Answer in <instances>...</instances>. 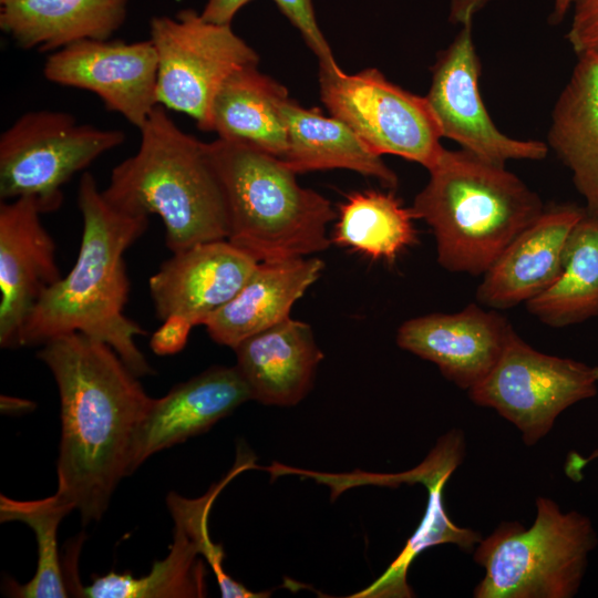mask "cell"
I'll return each instance as SVG.
<instances>
[{"label": "cell", "instance_id": "6da1fadb", "mask_svg": "<svg viewBox=\"0 0 598 598\" xmlns=\"http://www.w3.org/2000/svg\"><path fill=\"white\" fill-rule=\"evenodd\" d=\"M38 358L60 396L55 494L82 522L99 520L130 473L133 443L154 398L106 343L80 332L53 338Z\"/></svg>", "mask_w": 598, "mask_h": 598}, {"label": "cell", "instance_id": "7a4b0ae2", "mask_svg": "<svg viewBox=\"0 0 598 598\" xmlns=\"http://www.w3.org/2000/svg\"><path fill=\"white\" fill-rule=\"evenodd\" d=\"M78 205L83 229L76 261L42 293L19 344L42 346L80 332L109 344L137 377L153 374L135 342L147 332L124 313L131 290L124 254L146 231L148 217L114 208L87 172L80 179Z\"/></svg>", "mask_w": 598, "mask_h": 598}, {"label": "cell", "instance_id": "3957f363", "mask_svg": "<svg viewBox=\"0 0 598 598\" xmlns=\"http://www.w3.org/2000/svg\"><path fill=\"white\" fill-rule=\"evenodd\" d=\"M138 131L140 146L112 169L105 199L125 214L157 215L173 254L227 239V202L207 143L185 133L161 105Z\"/></svg>", "mask_w": 598, "mask_h": 598}, {"label": "cell", "instance_id": "277c9868", "mask_svg": "<svg viewBox=\"0 0 598 598\" xmlns=\"http://www.w3.org/2000/svg\"><path fill=\"white\" fill-rule=\"evenodd\" d=\"M411 207L436 240L451 272L484 275L543 212L540 197L505 165L468 151L443 150Z\"/></svg>", "mask_w": 598, "mask_h": 598}, {"label": "cell", "instance_id": "5b68a950", "mask_svg": "<svg viewBox=\"0 0 598 598\" xmlns=\"http://www.w3.org/2000/svg\"><path fill=\"white\" fill-rule=\"evenodd\" d=\"M229 216L228 240L258 262L307 257L330 246L331 203L301 187L285 162L248 145L207 143Z\"/></svg>", "mask_w": 598, "mask_h": 598}, {"label": "cell", "instance_id": "8992f818", "mask_svg": "<svg viewBox=\"0 0 598 598\" xmlns=\"http://www.w3.org/2000/svg\"><path fill=\"white\" fill-rule=\"evenodd\" d=\"M598 543L586 515L537 497L530 528L502 523L474 551L485 569L475 598H570L582 582L588 556Z\"/></svg>", "mask_w": 598, "mask_h": 598}, {"label": "cell", "instance_id": "52a82bcc", "mask_svg": "<svg viewBox=\"0 0 598 598\" xmlns=\"http://www.w3.org/2000/svg\"><path fill=\"white\" fill-rule=\"evenodd\" d=\"M124 141L121 130L79 123L68 112H25L0 136V198L34 197L43 213L56 210L62 186Z\"/></svg>", "mask_w": 598, "mask_h": 598}, {"label": "cell", "instance_id": "ba28073f", "mask_svg": "<svg viewBox=\"0 0 598 598\" xmlns=\"http://www.w3.org/2000/svg\"><path fill=\"white\" fill-rule=\"evenodd\" d=\"M150 35L157 53L158 104L193 117L200 131L209 132L216 93L235 71L257 65V52L230 24L208 22L193 9L175 18L154 17Z\"/></svg>", "mask_w": 598, "mask_h": 598}, {"label": "cell", "instance_id": "9c48e42d", "mask_svg": "<svg viewBox=\"0 0 598 598\" xmlns=\"http://www.w3.org/2000/svg\"><path fill=\"white\" fill-rule=\"evenodd\" d=\"M320 95L331 116L344 122L375 154H390L430 169L444 147L425 96L390 82L379 70L347 74L319 69Z\"/></svg>", "mask_w": 598, "mask_h": 598}, {"label": "cell", "instance_id": "30bf717a", "mask_svg": "<svg viewBox=\"0 0 598 598\" xmlns=\"http://www.w3.org/2000/svg\"><path fill=\"white\" fill-rule=\"evenodd\" d=\"M597 391L598 367L539 352L514 330L493 370L468 396L512 422L530 446L563 411Z\"/></svg>", "mask_w": 598, "mask_h": 598}, {"label": "cell", "instance_id": "8fae6325", "mask_svg": "<svg viewBox=\"0 0 598 598\" xmlns=\"http://www.w3.org/2000/svg\"><path fill=\"white\" fill-rule=\"evenodd\" d=\"M485 0H453L452 16L462 28L442 50L432 68L425 95L443 137L452 140L482 158L505 165L512 159L540 161L548 145L535 140H517L502 133L480 92L481 63L473 41V16Z\"/></svg>", "mask_w": 598, "mask_h": 598}, {"label": "cell", "instance_id": "7c38bea8", "mask_svg": "<svg viewBox=\"0 0 598 598\" xmlns=\"http://www.w3.org/2000/svg\"><path fill=\"white\" fill-rule=\"evenodd\" d=\"M157 53L151 39L82 40L52 52L44 78L58 85L85 90L105 109L140 130L158 106Z\"/></svg>", "mask_w": 598, "mask_h": 598}, {"label": "cell", "instance_id": "4fadbf2b", "mask_svg": "<svg viewBox=\"0 0 598 598\" xmlns=\"http://www.w3.org/2000/svg\"><path fill=\"white\" fill-rule=\"evenodd\" d=\"M34 197L0 204V346L20 347V333L42 293L58 282L55 243Z\"/></svg>", "mask_w": 598, "mask_h": 598}, {"label": "cell", "instance_id": "5bb4252c", "mask_svg": "<svg viewBox=\"0 0 598 598\" xmlns=\"http://www.w3.org/2000/svg\"><path fill=\"white\" fill-rule=\"evenodd\" d=\"M514 328L508 320L476 303L455 313L411 318L398 329V346L435 363L463 390L481 383L499 360Z\"/></svg>", "mask_w": 598, "mask_h": 598}, {"label": "cell", "instance_id": "9a60e30c", "mask_svg": "<svg viewBox=\"0 0 598 598\" xmlns=\"http://www.w3.org/2000/svg\"><path fill=\"white\" fill-rule=\"evenodd\" d=\"M258 264L228 239L174 252L148 280L157 318L176 316L203 326L238 293Z\"/></svg>", "mask_w": 598, "mask_h": 598}, {"label": "cell", "instance_id": "2e32d148", "mask_svg": "<svg viewBox=\"0 0 598 598\" xmlns=\"http://www.w3.org/2000/svg\"><path fill=\"white\" fill-rule=\"evenodd\" d=\"M251 400L236 367H213L154 399L131 453L132 474L150 456L208 431Z\"/></svg>", "mask_w": 598, "mask_h": 598}, {"label": "cell", "instance_id": "e0dca14e", "mask_svg": "<svg viewBox=\"0 0 598 598\" xmlns=\"http://www.w3.org/2000/svg\"><path fill=\"white\" fill-rule=\"evenodd\" d=\"M584 214L585 208L574 205L544 209L484 272L477 302L508 309L548 288L560 272L566 243Z\"/></svg>", "mask_w": 598, "mask_h": 598}, {"label": "cell", "instance_id": "ac0fdd59", "mask_svg": "<svg viewBox=\"0 0 598 598\" xmlns=\"http://www.w3.org/2000/svg\"><path fill=\"white\" fill-rule=\"evenodd\" d=\"M236 369L251 400L266 405L291 406L310 391L323 359L311 327L290 317L234 349Z\"/></svg>", "mask_w": 598, "mask_h": 598}, {"label": "cell", "instance_id": "d6986e66", "mask_svg": "<svg viewBox=\"0 0 598 598\" xmlns=\"http://www.w3.org/2000/svg\"><path fill=\"white\" fill-rule=\"evenodd\" d=\"M323 268L318 257L259 262L238 293L203 326L216 343L234 349L288 319L295 302L319 279Z\"/></svg>", "mask_w": 598, "mask_h": 598}, {"label": "cell", "instance_id": "ffe728a7", "mask_svg": "<svg viewBox=\"0 0 598 598\" xmlns=\"http://www.w3.org/2000/svg\"><path fill=\"white\" fill-rule=\"evenodd\" d=\"M128 0H0V27L23 50L54 52L82 40H107Z\"/></svg>", "mask_w": 598, "mask_h": 598}, {"label": "cell", "instance_id": "44dd1931", "mask_svg": "<svg viewBox=\"0 0 598 598\" xmlns=\"http://www.w3.org/2000/svg\"><path fill=\"white\" fill-rule=\"evenodd\" d=\"M547 138L570 171L586 213L598 218V54L578 55L553 109Z\"/></svg>", "mask_w": 598, "mask_h": 598}, {"label": "cell", "instance_id": "7402d4cb", "mask_svg": "<svg viewBox=\"0 0 598 598\" xmlns=\"http://www.w3.org/2000/svg\"><path fill=\"white\" fill-rule=\"evenodd\" d=\"M288 99L287 89L257 65L241 68L216 93L209 132L282 158L288 147L282 106Z\"/></svg>", "mask_w": 598, "mask_h": 598}, {"label": "cell", "instance_id": "603a6c76", "mask_svg": "<svg viewBox=\"0 0 598 598\" xmlns=\"http://www.w3.org/2000/svg\"><path fill=\"white\" fill-rule=\"evenodd\" d=\"M288 147L281 158L295 173L346 168L396 188V174L380 155L342 121L327 117L318 109H305L290 97L283 103Z\"/></svg>", "mask_w": 598, "mask_h": 598}, {"label": "cell", "instance_id": "cb8c5ba5", "mask_svg": "<svg viewBox=\"0 0 598 598\" xmlns=\"http://www.w3.org/2000/svg\"><path fill=\"white\" fill-rule=\"evenodd\" d=\"M526 308L554 328L598 317V218L585 210L568 237L558 277Z\"/></svg>", "mask_w": 598, "mask_h": 598}, {"label": "cell", "instance_id": "d4e9b609", "mask_svg": "<svg viewBox=\"0 0 598 598\" xmlns=\"http://www.w3.org/2000/svg\"><path fill=\"white\" fill-rule=\"evenodd\" d=\"M174 520L173 543L168 555L153 564L148 574L134 577L131 573L110 571L93 578L76 590L87 598H175L204 596L202 545L190 523L179 514Z\"/></svg>", "mask_w": 598, "mask_h": 598}, {"label": "cell", "instance_id": "484cf974", "mask_svg": "<svg viewBox=\"0 0 598 598\" xmlns=\"http://www.w3.org/2000/svg\"><path fill=\"white\" fill-rule=\"evenodd\" d=\"M411 208L392 192L349 194L340 204L332 241L374 259L393 262L416 243Z\"/></svg>", "mask_w": 598, "mask_h": 598}, {"label": "cell", "instance_id": "4316f807", "mask_svg": "<svg viewBox=\"0 0 598 598\" xmlns=\"http://www.w3.org/2000/svg\"><path fill=\"white\" fill-rule=\"evenodd\" d=\"M73 506L59 497L51 496L33 501H18L1 495L0 520L21 522L34 533L38 546L37 569L24 585H10L11 594L23 598H65L69 590L63 577L58 551V528Z\"/></svg>", "mask_w": 598, "mask_h": 598}, {"label": "cell", "instance_id": "83f0119b", "mask_svg": "<svg viewBox=\"0 0 598 598\" xmlns=\"http://www.w3.org/2000/svg\"><path fill=\"white\" fill-rule=\"evenodd\" d=\"M453 472L451 470L441 472L425 483L429 491V503L417 530L385 574L362 594H368V596H410V590L405 585L406 570L420 551L444 543L455 544L461 549L470 551L475 544L482 540L477 532L456 526L445 512L443 489Z\"/></svg>", "mask_w": 598, "mask_h": 598}, {"label": "cell", "instance_id": "f1b7e54d", "mask_svg": "<svg viewBox=\"0 0 598 598\" xmlns=\"http://www.w3.org/2000/svg\"><path fill=\"white\" fill-rule=\"evenodd\" d=\"M246 467H247V462L244 465L235 466V468L228 474V476H226L219 484L213 486L209 489V492L200 498L188 499L173 492V493H169V495L166 498V502L171 497H175L182 501V503L189 509V512L196 518L204 535L209 539L208 529H207V517H208V513H209V509L212 507L214 499L216 498L217 494L221 491V488L225 486V484H227L235 475H237L240 471H243V468H246ZM209 542H210V548L208 553L205 555V557L210 564L217 577L221 596L236 597V598L261 597L262 595H255L254 592L249 591L246 587H244L241 584L231 579L224 571L223 564H221L223 558H224V553L219 546L213 544L210 539Z\"/></svg>", "mask_w": 598, "mask_h": 598}, {"label": "cell", "instance_id": "f546056e", "mask_svg": "<svg viewBox=\"0 0 598 598\" xmlns=\"http://www.w3.org/2000/svg\"><path fill=\"white\" fill-rule=\"evenodd\" d=\"M281 13L301 33L305 42L319 61V69L336 71L341 69L322 34L313 10L312 0H272Z\"/></svg>", "mask_w": 598, "mask_h": 598}, {"label": "cell", "instance_id": "4dcf8cb0", "mask_svg": "<svg viewBox=\"0 0 598 598\" xmlns=\"http://www.w3.org/2000/svg\"><path fill=\"white\" fill-rule=\"evenodd\" d=\"M567 40L577 55L598 54V0H574Z\"/></svg>", "mask_w": 598, "mask_h": 598}, {"label": "cell", "instance_id": "1f68e13d", "mask_svg": "<svg viewBox=\"0 0 598 598\" xmlns=\"http://www.w3.org/2000/svg\"><path fill=\"white\" fill-rule=\"evenodd\" d=\"M194 326L182 317H169L152 334L150 347L157 355H172L178 353L187 343Z\"/></svg>", "mask_w": 598, "mask_h": 598}, {"label": "cell", "instance_id": "d6a6232c", "mask_svg": "<svg viewBox=\"0 0 598 598\" xmlns=\"http://www.w3.org/2000/svg\"><path fill=\"white\" fill-rule=\"evenodd\" d=\"M251 0H208L200 12L204 20L230 24L236 13Z\"/></svg>", "mask_w": 598, "mask_h": 598}, {"label": "cell", "instance_id": "836d02e7", "mask_svg": "<svg viewBox=\"0 0 598 598\" xmlns=\"http://www.w3.org/2000/svg\"><path fill=\"white\" fill-rule=\"evenodd\" d=\"M598 460V448L594 450L588 456L584 457L577 453H573L565 465L566 474L574 481L582 477V468L590 462Z\"/></svg>", "mask_w": 598, "mask_h": 598}, {"label": "cell", "instance_id": "e575fe53", "mask_svg": "<svg viewBox=\"0 0 598 598\" xmlns=\"http://www.w3.org/2000/svg\"><path fill=\"white\" fill-rule=\"evenodd\" d=\"M1 411L2 413L17 414L25 413L34 408V403L27 399H20L9 395H1Z\"/></svg>", "mask_w": 598, "mask_h": 598}, {"label": "cell", "instance_id": "d590c367", "mask_svg": "<svg viewBox=\"0 0 598 598\" xmlns=\"http://www.w3.org/2000/svg\"><path fill=\"white\" fill-rule=\"evenodd\" d=\"M574 0H554L549 22L559 24L570 12Z\"/></svg>", "mask_w": 598, "mask_h": 598}]
</instances>
